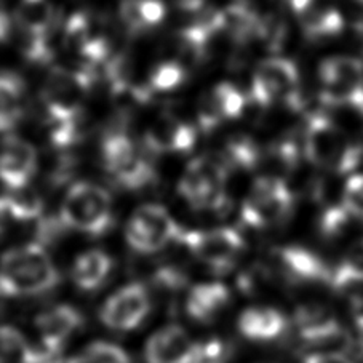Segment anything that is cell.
<instances>
[{
  "label": "cell",
  "instance_id": "1f68e13d",
  "mask_svg": "<svg viewBox=\"0 0 363 363\" xmlns=\"http://www.w3.org/2000/svg\"><path fill=\"white\" fill-rule=\"evenodd\" d=\"M7 196L10 197L11 205H13L21 223L37 221L42 216L43 202L39 194L30 189V186H26L18 191H11Z\"/></svg>",
  "mask_w": 363,
  "mask_h": 363
},
{
  "label": "cell",
  "instance_id": "8d00e7d4",
  "mask_svg": "<svg viewBox=\"0 0 363 363\" xmlns=\"http://www.w3.org/2000/svg\"><path fill=\"white\" fill-rule=\"evenodd\" d=\"M178 7L186 13L197 15L205 10V0H178Z\"/></svg>",
  "mask_w": 363,
  "mask_h": 363
},
{
  "label": "cell",
  "instance_id": "7c38bea8",
  "mask_svg": "<svg viewBox=\"0 0 363 363\" xmlns=\"http://www.w3.org/2000/svg\"><path fill=\"white\" fill-rule=\"evenodd\" d=\"M295 328L308 352H327L346 344V333L340 320L327 306L303 304L295 312ZM340 352V349H336ZM342 352V350H341Z\"/></svg>",
  "mask_w": 363,
  "mask_h": 363
},
{
  "label": "cell",
  "instance_id": "52a82bcc",
  "mask_svg": "<svg viewBox=\"0 0 363 363\" xmlns=\"http://www.w3.org/2000/svg\"><path fill=\"white\" fill-rule=\"evenodd\" d=\"M183 230L164 206L146 203L130 216L125 228V239L133 252L154 255L165 250L170 243H179Z\"/></svg>",
  "mask_w": 363,
  "mask_h": 363
},
{
  "label": "cell",
  "instance_id": "30bf717a",
  "mask_svg": "<svg viewBox=\"0 0 363 363\" xmlns=\"http://www.w3.org/2000/svg\"><path fill=\"white\" fill-rule=\"evenodd\" d=\"M179 243L205 267L216 274H226L240 259L245 248L239 230L233 228H216L208 230H183Z\"/></svg>",
  "mask_w": 363,
  "mask_h": 363
},
{
  "label": "cell",
  "instance_id": "f35d334b",
  "mask_svg": "<svg viewBox=\"0 0 363 363\" xmlns=\"http://www.w3.org/2000/svg\"><path fill=\"white\" fill-rule=\"evenodd\" d=\"M2 296H5V293L2 291V288H0V298H2Z\"/></svg>",
  "mask_w": 363,
  "mask_h": 363
},
{
  "label": "cell",
  "instance_id": "836d02e7",
  "mask_svg": "<svg viewBox=\"0 0 363 363\" xmlns=\"http://www.w3.org/2000/svg\"><path fill=\"white\" fill-rule=\"evenodd\" d=\"M229 360L230 346L228 342L218 337L199 342L196 363H229Z\"/></svg>",
  "mask_w": 363,
  "mask_h": 363
},
{
  "label": "cell",
  "instance_id": "cb8c5ba5",
  "mask_svg": "<svg viewBox=\"0 0 363 363\" xmlns=\"http://www.w3.org/2000/svg\"><path fill=\"white\" fill-rule=\"evenodd\" d=\"M303 34L309 40H327L340 35L344 29V18L340 10L318 4L317 0L296 15Z\"/></svg>",
  "mask_w": 363,
  "mask_h": 363
},
{
  "label": "cell",
  "instance_id": "603a6c76",
  "mask_svg": "<svg viewBox=\"0 0 363 363\" xmlns=\"http://www.w3.org/2000/svg\"><path fill=\"white\" fill-rule=\"evenodd\" d=\"M118 16L131 35H141L165 21L167 5L164 0H122Z\"/></svg>",
  "mask_w": 363,
  "mask_h": 363
},
{
  "label": "cell",
  "instance_id": "f546056e",
  "mask_svg": "<svg viewBox=\"0 0 363 363\" xmlns=\"http://www.w3.org/2000/svg\"><path fill=\"white\" fill-rule=\"evenodd\" d=\"M363 284V242L354 248L341 264L333 267L330 286L344 290L352 285Z\"/></svg>",
  "mask_w": 363,
  "mask_h": 363
},
{
  "label": "cell",
  "instance_id": "484cf974",
  "mask_svg": "<svg viewBox=\"0 0 363 363\" xmlns=\"http://www.w3.org/2000/svg\"><path fill=\"white\" fill-rule=\"evenodd\" d=\"M26 85L16 74H0V133L20 123L24 114Z\"/></svg>",
  "mask_w": 363,
  "mask_h": 363
},
{
  "label": "cell",
  "instance_id": "74e56055",
  "mask_svg": "<svg viewBox=\"0 0 363 363\" xmlns=\"http://www.w3.org/2000/svg\"><path fill=\"white\" fill-rule=\"evenodd\" d=\"M11 35V18L0 9V42H7Z\"/></svg>",
  "mask_w": 363,
  "mask_h": 363
},
{
  "label": "cell",
  "instance_id": "ac0fdd59",
  "mask_svg": "<svg viewBox=\"0 0 363 363\" xmlns=\"http://www.w3.org/2000/svg\"><path fill=\"white\" fill-rule=\"evenodd\" d=\"M197 143V130L173 114H162L144 135L147 151L154 154H186Z\"/></svg>",
  "mask_w": 363,
  "mask_h": 363
},
{
  "label": "cell",
  "instance_id": "f1b7e54d",
  "mask_svg": "<svg viewBox=\"0 0 363 363\" xmlns=\"http://www.w3.org/2000/svg\"><path fill=\"white\" fill-rule=\"evenodd\" d=\"M66 363H131V359L117 344L96 341L72 355Z\"/></svg>",
  "mask_w": 363,
  "mask_h": 363
},
{
  "label": "cell",
  "instance_id": "3957f363",
  "mask_svg": "<svg viewBox=\"0 0 363 363\" xmlns=\"http://www.w3.org/2000/svg\"><path fill=\"white\" fill-rule=\"evenodd\" d=\"M60 221L66 229L101 237L114 223V205L111 194L93 183H77L62 200Z\"/></svg>",
  "mask_w": 363,
  "mask_h": 363
},
{
  "label": "cell",
  "instance_id": "6da1fadb",
  "mask_svg": "<svg viewBox=\"0 0 363 363\" xmlns=\"http://www.w3.org/2000/svg\"><path fill=\"white\" fill-rule=\"evenodd\" d=\"M58 284V267L40 243L11 248L0 258V288L5 296H39Z\"/></svg>",
  "mask_w": 363,
  "mask_h": 363
},
{
  "label": "cell",
  "instance_id": "d590c367",
  "mask_svg": "<svg viewBox=\"0 0 363 363\" xmlns=\"http://www.w3.org/2000/svg\"><path fill=\"white\" fill-rule=\"evenodd\" d=\"M303 363H354L344 352L327 350V352H308L303 357Z\"/></svg>",
  "mask_w": 363,
  "mask_h": 363
},
{
  "label": "cell",
  "instance_id": "9a60e30c",
  "mask_svg": "<svg viewBox=\"0 0 363 363\" xmlns=\"http://www.w3.org/2000/svg\"><path fill=\"white\" fill-rule=\"evenodd\" d=\"M271 261L279 269L281 277L295 284H328L331 280L333 267H328L320 256L309 252L303 247L288 245L274 248Z\"/></svg>",
  "mask_w": 363,
  "mask_h": 363
},
{
  "label": "cell",
  "instance_id": "5b68a950",
  "mask_svg": "<svg viewBox=\"0 0 363 363\" xmlns=\"http://www.w3.org/2000/svg\"><path fill=\"white\" fill-rule=\"evenodd\" d=\"M101 159L109 177L127 191H141L155 178L152 164L125 131L114 130L106 135Z\"/></svg>",
  "mask_w": 363,
  "mask_h": 363
},
{
  "label": "cell",
  "instance_id": "ab89813d",
  "mask_svg": "<svg viewBox=\"0 0 363 363\" xmlns=\"http://www.w3.org/2000/svg\"><path fill=\"white\" fill-rule=\"evenodd\" d=\"M359 2H362V4H363V0H359Z\"/></svg>",
  "mask_w": 363,
  "mask_h": 363
},
{
  "label": "cell",
  "instance_id": "ba28073f",
  "mask_svg": "<svg viewBox=\"0 0 363 363\" xmlns=\"http://www.w3.org/2000/svg\"><path fill=\"white\" fill-rule=\"evenodd\" d=\"M325 103L363 116V62L354 56H330L318 66Z\"/></svg>",
  "mask_w": 363,
  "mask_h": 363
},
{
  "label": "cell",
  "instance_id": "7a4b0ae2",
  "mask_svg": "<svg viewBox=\"0 0 363 363\" xmlns=\"http://www.w3.org/2000/svg\"><path fill=\"white\" fill-rule=\"evenodd\" d=\"M304 154L312 165L336 173L354 170L360 160L359 147L325 114L309 117L304 130Z\"/></svg>",
  "mask_w": 363,
  "mask_h": 363
},
{
  "label": "cell",
  "instance_id": "2e32d148",
  "mask_svg": "<svg viewBox=\"0 0 363 363\" xmlns=\"http://www.w3.org/2000/svg\"><path fill=\"white\" fill-rule=\"evenodd\" d=\"M245 95L229 82L211 86L199 99L197 122L202 131H211L221 123L240 117L245 109Z\"/></svg>",
  "mask_w": 363,
  "mask_h": 363
},
{
  "label": "cell",
  "instance_id": "d6986e66",
  "mask_svg": "<svg viewBox=\"0 0 363 363\" xmlns=\"http://www.w3.org/2000/svg\"><path fill=\"white\" fill-rule=\"evenodd\" d=\"M199 342L179 325H168L149 337L144 347L146 363H196Z\"/></svg>",
  "mask_w": 363,
  "mask_h": 363
},
{
  "label": "cell",
  "instance_id": "ffe728a7",
  "mask_svg": "<svg viewBox=\"0 0 363 363\" xmlns=\"http://www.w3.org/2000/svg\"><path fill=\"white\" fill-rule=\"evenodd\" d=\"M230 303L229 288L221 281H205L191 288L186 296V312L199 323H211Z\"/></svg>",
  "mask_w": 363,
  "mask_h": 363
},
{
  "label": "cell",
  "instance_id": "4316f807",
  "mask_svg": "<svg viewBox=\"0 0 363 363\" xmlns=\"http://www.w3.org/2000/svg\"><path fill=\"white\" fill-rule=\"evenodd\" d=\"M13 18L21 34L50 35L56 11L50 0H20Z\"/></svg>",
  "mask_w": 363,
  "mask_h": 363
},
{
  "label": "cell",
  "instance_id": "4dcf8cb0",
  "mask_svg": "<svg viewBox=\"0 0 363 363\" xmlns=\"http://www.w3.org/2000/svg\"><path fill=\"white\" fill-rule=\"evenodd\" d=\"M223 160L229 168H255L258 167L259 151L250 138H233L228 143L226 151L223 154Z\"/></svg>",
  "mask_w": 363,
  "mask_h": 363
},
{
  "label": "cell",
  "instance_id": "9c48e42d",
  "mask_svg": "<svg viewBox=\"0 0 363 363\" xmlns=\"http://www.w3.org/2000/svg\"><path fill=\"white\" fill-rule=\"evenodd\" d=\"M95 74L86 69L55 67L42 86V103L47 117L79 118Z\"/></svg>",
  "mask_w": 363,
  "mask_h": 363
},
{
  "label": "cell",
  "instance_id": "e0dca14e",
  "mask_svg": "<svg viewBox=\"0 0 363 363\" xmlns=\"http://www.w3.org/2000/svg\"><path fill=\"white\" fill-rule=\"evenodd\" d=\"M82 322V314L69 304H58L40 312L34 322L39 333L37 346L48 355L60 357L65 344L80 328Z\"/></svg>",
  "mask_w": 363,
  "mask_h": 363
},
{
  "label": "cell",
  "instance_id": "7402d4cb",
  "mask_svg": "<svg viewBox=\"0 0 363 363\" xmlns=\"http://www.w3.org/2000/svg\"><path fill=\"white\" fill-rule=\"evenodd\" d=\"M286 318L275 308H248L243 311L237 327L250 341L267 342L274 341L285 333Z\"/></svg>",
  "mask_w": 363,
  "mask_h": 363
},
{
  "label": "cell",
  "instance_id": "4fadbf2b",
  "mask_svg": "<svg viewBox=\"0 0 363 363\" xmlns=\"http://www.w3.org/2000/svg\"><path fill=\"white\" fill-rule=\"evenodd\" d=\"M151 312V296L141 284H130L117 290L103 304L99 318L109 330L131 331L146 320Z\"/></svg>",
  "mask_w": 363,
  "mask_h": 363
},
{
  "label": "cell",
  "instance_id": "83f0119b",
  "mask_svg": "<svg viewBox=\"0 0 363 363\" xmlns=\"http://www.w3.org/2000/svg\"><path fill=\"white\" fill-rule=\"evenodd\" d=\"M186 77L187 72L183 62L174 60L160 61L151 71V76H149V82L146 86L151 90L152 95L154 93L173 91L184 84Z\"/></svg>",
  "mask_w": 363,
  "mask_h": 363
},
{
  "label": "cell",
  "instance_id": "44dd1931",
  "mask_svg": "<svg viewBox=\"0 0 363 363\" xmlns=\"http://www.w3.org/2000/svg\"><path fill=\"white\" fill-rule=\"evenodd\" d=\"M220 20L221 33H226L239 43L264 37L266 20L245 2H234L220 10Z\"/></svg>",
  "mask_w": 363,
  "mask_h": 363
},
{
  "label": "cell",
  "instance_id": "277c9868",
  "mask_svg": "<svg viewBox=\"0 0 363 363\" xmlns=\"http://www.w3.org/2000/svg\"><path fill=\"white\" fill-rule=\"evenodd\" d=\"M228 177L229 167L223 159L200 155L186 165L178 191L194 210L223 213L229 205Z\"/></svg>",
  "mask_w": 363,
  "mask_h": 363
},
{
  "label": "cell",
  "instance_id": "d6a6232c",
  "mask_svg": "<svg viewBox=\"0 0 363 363\" xmlns=\"http://www.w3.org/2000/svg\"><path fill=\"white\" fill-rule=\"evenodd\" d=\"M341 203L354 218L363 220V173L350 177L344 184Z\"/></svg>",
  "mask_w": 363,
  "mask_h": 363
},
{
  "label": "cell",
  "instance_id": "5bb4252c",
  "mask_svg": "<svg viewBox=\"0 0 363 363\" xmlns=\"http://www.w3.org/2000/svg\"><path fill=\"white\" fill-rule=\"evenodd\" d=\"M39 168L37 149L20 136H7L0 144V183L9 192L30 184Z\"/></svg>",
  "mask_w": 363,
  "mask_h": 363
},
{
  "label": "cell",
  "instance_id": "8992f818",
  "mask_svg": "<svg viewBox=\"0 0 363 363\" xmlns=\"http://www.w3.org/2000/svg\"><path fill=\"white\" fill-rule=\"evenodd\" d=\"M295 208V196L280 177H261L250 187L242 205V221L253 229H272L284 224Z\"/></svg>",
  "mask_w": 363,
  "mask_h": 363
},
{
  "label": "cell",
  "instance_id": "e575fe53",
  "mask_svg": "<svg viewBox=\"0 0 363 363\" xmlns=\"http://www.w3.org/2000/svg\"><path fill=\"white\" fill-rule=\"evenodd\" d=\"M21 223L16 211L11 205L9 196H0V237H4L15 224Z\"/></svg>",
  "mask_w": 363,
  "mask_h": 363
},
{
  "label": "cell",
  "instance_id": "d4e9b609",
  "mask_svg": "<svg viewBox=\"0 0 363 363\" xmlns=\"http://www.w3.org/2000/svg\"><path fill=\"white\" fill-rule=\"evenodd\" d=\"M114 261L101 250H89L74 261L71 277L79 290L93 293L108 281L112 274Z\"/></svg>",
  "mask_w": 363,
  "mask_h": 363
},
{
  "label": "cell",
  "instance_id": "8fae6325",
  "mask_svg": "<svg viewBox=\"0 0 363 363\" xmlns=\"http://www.w3.org/2000/svg\"><path fill=\"white\" fill-rule=\"evenodd\" d=\"M298 66L288 58L272 56L259 62L252 79V96L261 106L299 103Z\"/></svg>",
  "mask_w": 363,
  "mask_h": 363
}]
</instances>
